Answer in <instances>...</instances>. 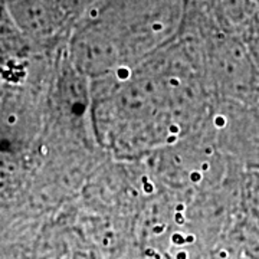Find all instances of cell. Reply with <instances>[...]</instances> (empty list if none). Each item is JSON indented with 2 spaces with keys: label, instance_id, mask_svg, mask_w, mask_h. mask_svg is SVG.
<instances>
[{
  "label": "cell",
  "instance_id": "5b68a950",
  "mask_svg": "<svg viewBox=\"0 0 259 259\" xmlns=\"http://www.w3.org/2000/svg\"><path fill=\"white\" fill-rule=\"evenodd\" d=\"M20 182V166L15 158L0 154V196L13 192Z\"/></svg>",
  "mask_w": 259,
  "mask_h": 259
},
{
  "label": "cell",
  "instance_id": "277c9868",
  "mask_svg": "<svg viewBox=\"0 0 259 259\" xmlns=\"http://www.w3.org/2000/svg\"><path fill=\"white\" fill-rule=\"evenodd\" d=\"M218 6L232 26L245 28L249 25L258 15L259 8H256L255 0H218Z\"/></svg>",
  "mask_w": 259,
  "mask_h": 259
},
{
  "label": "cell",
  "instance_id": "8fae6325",
  "mask_svg": "<svg viewBox=\"0 0 259 259\" xmlns=\"http://www.w3.org/2000/svg\"><path fill=\"white\" fill-rule=\"evenodd\" d=\"M255 2H256V3H259V0H255Z\"/></svg>",
  "mask_w": 259,
  "mask_h": 259
},
{
  "label": "cell",
  "instance_id": "3957f363",
  "mask_svg": "<svg viewBox=\"0 0 259 259\" xmlns=\"http://www.w3.org/2000/svg\"><path fill=\"white\" fill-rule=\"evenodd\" d=\"M8 12L18 33L36 40L55 35L65 18L56 0H8Z\"/></svg>",
  "mask_w": 259,
  "mask_h": 259
},
{
  "label": "cell",
  "instance_id": "8992f818",
  "mask_svg": "<svg viewBox=\"0 0 259 259\" xmlns=\"http://www.w3.org/2000/svg\"><path fill=\"white\" fill-rule=\"evenodd\" d=\"M245 40L243 44L248 48L250 58L259 71V15L245 28Z\"/></svg>",
  "mask_w": 259,
  "mask_h": 259
},
{
  "label": "cell",
  "instance_id": "52a82bcc",
  "mask_svg": "<svg viewBox=\"0 0 259 259\" xmlns=\"http://www.w3.org/2000/svg\"><path fill=\"white\" fill-rule=\"evenodd\" d=\"M93 0H56V3L59 5L61 10L66 15H71V13H78L82 9H85Z\"/></svg>",
  "mask_w": 259,
  "mask_h": 259
},
{
  "label": "cell",
  "instance_id": "9c48e42d",
  "mask_svg": "<svg viewBox=\"0 0 259 259\" xmlns=\"http://www.w3.org/2000/svg\"><path fill=\"white\" fill-rule=\"evenodd\" d=\"M186 258H187L186 252H179V253H177V259H186Z\"/></svg>",
  "mask_w": 259,
  "mask_h": 259
},
{
  "label": "cell",
  "instance_id": "ba28073f",
  "mask_svg": "<svg viewBox=\"0 0 259 259\" xmlns=\"http://www.w3.org/2000/svg\"><path fill=\"white\" fill-rule=\"evenodd\" d=\"M173 241H175V243H177V245H180V243L185 242V239H183L182 236H179V235H175V236H173Z\"/></svg>",
  "mask_w": 259,
  "mask_h": 259
},
{
  "label": "cell",
  "instance_id": "6da1fadb",
  "mask_svg": "<svg viewBox=\"0 0 259 259\" xmlns=\"http://www.w3.org/2000/svg\"><path fill=\"white\" fill-rule=\"evenodd\" d=\"M75 68L88 76H104L125 62L120 36L111 23H90L76 32L71 45Z\"/></svg>",
  "mask_w": 259,
  "mask_h": 259
},
{
  "label": "cell",
  "instance_id": "7a4b0ae2",
  "mask_svg": "<svg viewBox=\"0 0 259 259\" xmlns=\"http://www.w3.org/2000/svg\"><path fill=\"white\" fill-rule=\"evenodd\" d=\"M213 74L223 93L238 98L249 97L259 88V71L246 45L236 37L219 40L212 52Z\"/></svg>",
  "mask_w": 259,
  "mask_h": 259
},
{
  "label": "cell",
  "instance_id": "7c38bea8",
  "mask_svg": "<svg viewBox=\"0 0 259 259\" xmlns=\"http://www.w3.org/2000/svg\"><path fill=\"white\" fill-rule=\"evenodd\" d=\"M258 15H259V10H258Z\"/></svg>",
  "mask_w": 259,
  "mask_h": 259
},
{
  "label": "cell",
  "instance_id": "30bf717a",
  "mask_svg": "<svg viewBox=\"0 0 259 259\" xmlns=\"http://www.w3.org/2000/svg\"><path fill=\"white\" fill-rule=\"evenodd\" d=\"M153 253H154V252H153V250H151V249H148V250H147V255H148V256H151Z\"/></svg>",
  "mask_w": 259,
  "mask_h": 259
}]
</instances>
